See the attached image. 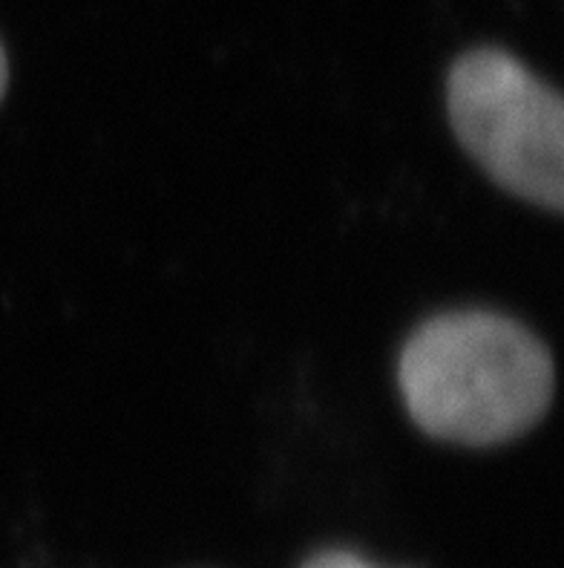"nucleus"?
<instances>
[{"label":"nucleus","mask_w":564,"mask_h":568,"mask_svg":"<svg viewBox=\"0 0 564 568\" xmlns=\"http://www.w3.org/2000/svg\"><path fill=\"white\" fill-rule=\"evenodd\" d=\"M7 55H3V50H0V99H3V93H7Z\"/></svg>","instance_id":"nucleus-4"},{"label":"nucleus","mask_w":564,"mask_h":568,"mask_svg":"<svg viewBox=\"0 0 564 568\" xmlns=\"http://www.w3.org/2000/svg\"><path fill=\"white\" fill-rule=\"evenodd\" d=\"M450 119L470 156L510 194L558 211L564 108L556 90L499 50H475L450 75Z\"/></svg>","instance_id":"nucleus-2"},{"label":"nucleus","mask_w":564,"mask_h":568,"mask_svg":"<svg viewBox=\"0 0 564 568\" xmlns=\"http://www.w3.org/2000/svg\"><path fill=\"white\" fill-rule=\"evenodd\" d=\"M306 568H372V566H366L360 557L349 555V551H326V555L315 557Z\"/></svg>","instance_id":"nucleus-3"},{"label":"nucleus","mask_w":564,"mask_h":568,"mask_svg":"<svg viewBox=\"0 0 564 568\" xmlns=\"http://www.w3.org/2000/svg\"><path fill=\"white\" fill-rule=\"evenodd\" d=\"M556 387L547 346L493 312L438 315L400 355V393L423 433L455 445H501L536 425Z\"/></svg>","instance_id":"nucleus-1"}]
</instances>
